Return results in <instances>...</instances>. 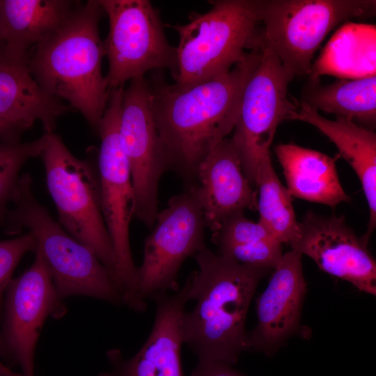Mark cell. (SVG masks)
<instances>
[{"instance_id": "1", "label": "cell", "mask_w": 376, "mask_h": 376, "mask_svg": "<svg viewBox=\"0 0 376 376\" xmlns=\"http://www.w3.org/2000/svg\"><path fill=\"white\" fill-rule=\"evenodd\" d=\"M261 58L260 44L227 73L186 88L168 84L157 73L148 80L154 120L169 169L187 185L210 150L233 131L246 85Z\"/></svg>"}, {"instance_id": "2", "label": "cell", "mask_w": 376, "mask_h": 376, "mask_svg": "<svg viewBox=\"0 0 376 376\" xmlns=\"http://www.w3.org/2000/svg\"><path fill=\"white\" fill-rule=\"evenodd\" d=\"M189 300L196 301L182 319L184 344L201 361L235 364L249 350L246 318L260 281L272 271L243 265L207 246L194 256Z\"/></svg>"}, {"instance_id": "3", "label": "cell", "mask_w": 376, "mask_h": 376, "mask_svg": "<svg viewBox=\"0 0 376 376\" xmlns=\"http://www.w3.org/2000/svg\"><path fill=\"white\" fill-rule=\"evenodd\" d=\"M104 14L99 0L80 3L63 26L33 47L26 59L39 85L79 111L96 131L111 92L102 72L105 52L99 23Z\"/></svg>"}, {"instance_id": "4", "label": "cell", "mask_w": 376, "mask_h": 376, "mask_svg": "<svg viewBox=\"0 0 376 376\" xmlns=\"http://www.w3.org/2000/svg\"><path fill=\"white\" fill-rule=\"evenodd\" d=\"M29 173L21 175L13 207L2 227L8 235L24 230L35 236L58 297L84 295L123 304L114 278L96 254L71 236L35 197Z\"/></svg>"}, {"instance_id": "5", "label": "cell", "mask_w": 376, "mask_h": 376, "mask_svg": "<svg viewBox=\"0 0 376 376\" xmlns=\"http://www.w3.org/2000/svg\"><path fill=\"white\" fill-rule=\"evenodd\" d=\"M211 8L189 15V22L167 24L179 36L177 88L213 79L228 72L256 46L262 31L256 0H212Z\"/></svg>"}, {"instance_id": "6", "label": "cell", "mask_w": 376, "mask_h": 376, "mask_svg": "<svg viewBox=\"0 0 376 376\" xmlns=\"http://www.w3.org/2000/svg\"><path fill=\"white\" fill-rule=\"evenodd\" d=\"M47 135L40 157L58 221L96 254L115 280L116 258L102 212L97 166L75 157L54 132Z\"/></svg>"}, {"instance_id": "7", "label": "cell", "mask_w": 376, "mask_h": 376, "mask_svg": "<svg viewBox=\"0 0 376 376\" xmlns=\"http://www.w3.org/2000/svg\"><path fill=\"white\" fill-rule=\"evenodd\" d=\"M267 42L290 82L310 75L312 59L327 34L339 24L375 15V0H256Z\"/></svg>"}, {"instance_id": "8", "label": "cell", "mask_w": 376, "mask_h": 376, "mask_svg": "<svg viewBox=\"0 0 376 376\" xmlns=\"http://www.w3.org/2000/svg\"><path fill=\"white\" fill-rule=\"evenodd\" d=\"M154 228L144 242L143 256L136 267L130 308L144 312L146 300L162 292L178 291V274L185 260L205 248V227L195 184L171 198L158 212Z\"/></svg>"}, {"instance_id": "9", "label": "cell", "mask_w": 376, "mask_h": 376, "mask_svg": "<svg viewBox=\"0 0 376 376\" xmlns=\"http://www.w3.org/2000/svg\"><path fill=\"white\" fill-rule=\"evenodd\" d=\"M123 87L111 91L97 132L100 148L97 159L103 218L116 258L115 281L128 306L132 300L136 267L130 242V224L135 198L128 163L122 148L118 126Z\"/></svg>"}, {"instance_id": "10", "label": "cell", "mask_w": 376, "mask_h": 376, "mask_svg": "<svg viewBox=\"0 0 376 376\" xmlns=\"http://www.w3.org/2000/svg\"><path fill=\"white\" fill-rule=\"evenodd\" d=\"M109 18L103 42L109 68V90L123 87L151 70L167 68L173 77L177 53L168 42L159 12L148 0H99Z\"/></svg>"}, {"instance_id": "11", "label": "cell", "mask_w": 376, "mask_h": 376, "mask_svg": "<svg viewBox=\"0 0 376 376\" xmlns=\"http://www.w3.org/2000/svg\"><path fill=\"white\" fill-rule=\"evenodd\" d=\"M260 47L261 58L244 88L231 137L244 173L253 187L261 161L270 155L277 127L297 109L288 97L290 81L264 34Z\"/></svg>"}, {"instance_id": "12", "label": "cell", "mask_w": 376, "mask_h": 376, "mask_svg": "<svg viewBox=\"0 0 376 376\" xmlns=\"http://www.w3.org/2000/svg\"><path fill=\"white\" fill-rule=\"evenodd\" d=\"M118 134L134 194V217L152 228L158 213L159 180L169 167L152 114L149 84L144 77L130 80L123 88Z\"/></svg>"}, {"instance_id": "13", "label": "cell", "mask_w": 376, "mask_h": 376, "mask_svg": "<svg viewBox=\"0 0 376 376\" xmlns=\"http://www.w3.org/2000/svg\"><path fill=\"white\" fill-rule=\"evenodd\" d=\"M63 301L36 251L33 264L8 283L0 319V357L19 366L22 376H33L35 350L42 326L49 317L64 316L67 309Z\"/></svg>"}, {"instance_id": "14", "label": "cell", "mask_w": 376, "mask_h": 376, "mask_svg": "<svg viewBox=\"0 0 376 376\" xmlns=\"http://www.w3.org/2000/svg\"><path fill=\"white\" fill-rule=\"evenodd\" d=\"M368 241L359 237L343 216L308 211L290 245L311 258L319 268L347 281L362 292L376 295V262Z\"/></svg>"}, {"instance_id": "15", "label": "cell", "mask_w": 376, "mask_h": 376, "mask_svg": "<svg viewBox=\"0 0 376 376\" xmlns=\"http://www.w3.org/2000/svg\"><path fill=\"white\" fill-rule=\"evenodd\" d=\"M189 282L173 295L158 293L151 299L156 305L149 336L132 357L125 359L118 349H111L107 358L111 368L98 376H184L181 347L184 344L182 319L189 300Z\"/></svg>"}, {"instance_id": "16", "label": "cell", "mask_w": 376, "mask_h": 376, "mask_svg": "<svg viewBox=\"0 0 376 376\" xmlns=\"http://www.w3.org/2000/svg\"><path fill=\"white\" fill-rule=\"evenodd\" d=\"M302 255L294 249L283 254L265 291L257 301L258 322L248 334L249 350L274 355L299 329L306 292Z\"/></svg>"}, {"instance_id": "17", "label": "cell", "mask_w": 376, "mask_h": 376, "mask_svg": "<svg viewBox=\"0 0 376 376\" xmlns=\"http://www.w3.org/2000/svg\"><path fill=\"white\" fill-rule=\"evenodd\" d=\"M194 184L205 227L212 232L231 214L257 210L258 191L244 173L231 138L220 141L201 162Z\"/></svg>"}, {"instance_id": "18", "label": "cell", "mask_w": 376, "mask_h": 376, "mask_svg": "<svg viewBox=\"0 0 376 376\" xmlns=\"http://www.w3.org/2000/svg\"><path fill=\"white\" fill-rule=\"evenodd\" d=\"M79 3L69 0H0L2 56L26 61L29 52L58 31Z\"/></svg>"}, {"instance_id": "19", "label": "cell", "mask_w": 376, "mask_h": 376, "mask_svg": "<svg viewBox=\"0 0 376 376\" xmlns=\"http://www.w3.org/2000/svg\"><path fill=\"white\" fill-rule=\"evenodd\" d=\"M71 111L39 85L26 61L0 56V119L24 131L39 121L45 133H53L58 118Z\"/></svg>"}, {"instance_id": "20", "label": "cell", "mask_w": 376, "mask_h": 376, "mask_svg": "<svg viewBox=\"0 0 376 376\" xmlns=\"http://www.w3.org/2000/svg\"><path fill=\"white\" fill-rule=\"evenodd\" d=\"M288 120H300L318 128L334 143L338 157L350 165L358 176L369 210L367 232L369 240L376 227V134L350 120H331L304 104L299 103Z\"/></svg>"}, {"instance_id": "21", "label": "cell", "mask_w": 376, "mask_h": 376, "mask_svg": "<svg viewBox=\"0 0 376 376\" xmlns=\"http://www.w3.org/2000/svg\"><path fill=\"white\" fill-rule=\"evenodd\" d=\"M274 150L291 196L331 207L350 201L337 173L338 155L331 157L293 143H281Z\"/></svg>"}, {"instance_id": "22", "label": "cell", "mask_w": 376, "mask_h": 376, "mask_svg": "<svg viewBox=\"0 0 376 376\" xmlns=\"http://www.w3.org/2000/svg\"><path fill=\"white\" fill-rule=\"evenodd\" d=\"M299 103L317 111L334 114L338 118L357 122L373 131L376 125V76L340 79L324 85L317 77L311 76L301 91Z\"/></svg>"}, {"instance_id": "23", "label": "cell", "mask_w": 376, "mask_h": 376, "mask_svg": "<svg viewBox=\"0 0 376 376\" xmlns=\"http://www.w3.org/2000/svg\"><path fill=\"white\" fill-rule=\"evenodd\" d=\"M211 240L219 254L248 267L273 270L283 254L282 244L244 212L226 218L212 232Z\"/></svg>"}, {"instance_id": "24", "label": "cell", "mask_w": 376, "mask_h": 376, "mask_svg": "<svg viewBox=\"0 0 376 376\" xmlns=\"http://www.w3.org/2000/svg\"><path fill=\"white\" fill-rule=\"evenodd\" d=\"M257 210L260 223L281 244H290L297 237V220L292 196L279 180L270 155L260 162L256 181Z\"/></svg>"}, {"instance_id": "25", "label": "cell", "mask_w": 376, "mask_h": 376, "mask_svg": "<svg viewBox=\"0 0 376 376\" xmlns=\"http://www.w3.org/2000/svg\"><path fill=\"white\" fill-rule=\"evenodd\" d=\"M47 133L29 142H0V226L3 227L21 176L20 171L31 159L40 157L47 142Z\"/></svg>"}, {"instance_id": "26", "label": "cell", "mask_w": 376, "mask_h": 376, "mask_svg": "<svg viewBox=\"0 0 376 376\" xmlns=\"http://www.w3.org/2000/svg\"><path fill=\"white\" fill-rule=\"evenodd\" d=\"M37 247V240L30 232L0 241V319L5 292L15 268L25 254L35 253Z\"/></svg>"}, {"instance_id": "27", "label": "cell", "mask_w": 376, "mask_h": 376, "mask_svg": "<svg viewBox=\"0 0 376 376\" xmlns=\"http://www.w3.org/2000/svg\"><path fill=\"white\" fill-rule=\"evenodd\" d=\"M190 376H244L232 365L217 361L198 360Z\"/></svg>"}, {"instance_id": "28", "label": "cell", "mask_w": 376, "mask_h": 376, "mask_svg": "<svg viewBox=\"0 0 376 376\" xmlns=\"http://www.w3.org/2000/svg\"><path fill=\"white\" fill-rule=\"evenodd\" d=\"M25 132L22 129L0 119V142L1 143H19L21 136Z\"/></svg>"}, {"instance_id": "29", "label": "cell", "mask_w": 376, "mask_h": 376, "mask_svg": "<svg viewBox=\"0 0 376 376\" xmlns=\"http://www.w3.org/2000/svg\"><path fill=\"white\" fill-rule=\"evenodd\" d=\"M21 374L13 372L7 366L0 360V376H21Z\"/></svg>"}, {"instance_id": "30", "label": "cell", "mask_w": 376, "mask_h": 376, "mask_svg": "<svg viewBox=\"0 0 376 376\" xmlns=\"http://www.w3.org/2000/svg\"><path fill=\"white\" fill-rule=\"evenodd\" d=\"M2 54V46L0 42V56Z\"/></svg>"}, {"instance_id": "31", "label": "cell", "mask_w": 376, "mask_h": 376, "mask_svg": "<svg viewBox=\"0 0 376 376\" xmlns=\"http://www.w3.org/2000/svg\"></svg>"}]
</instances>
